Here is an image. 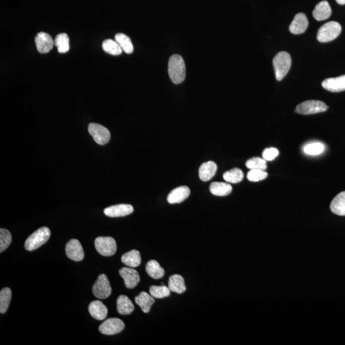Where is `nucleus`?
<instances>
[{
    "mask_svg": "<svg viewBox=\"0 0 345 345\" xmlns=\"http://www.w3.org/2000/svg\"><path fill=\"white\" fill-rule=\"evenodd\" d=\"M168 74L172 83H182L186 76V68L182 57L178 55H172L168 62Z\"/></svg>",
    "mask_w": 345,
    "mask_h": 345,
    "instance_id": "1",
    "label": "nucleus"
},
{
    "mask_svg": "<svg viewBox=\"0 0 345 345\" xmlns=\"http://www.w3.org/2000/svg\"><path fill=\"white\" fill-rule=\"evenodd\" d=\"M275 76L278 81H282L291 67V58L288 53L282 52L274 57L273 61Z\"/></svg>",
    "mask_w": 345,
    "mask_h": 345,
    "instance_id": "2",
    "label": "nucleus"
},
{
    "mask_svg": "<svg viewBox=\"0 0 345 345\" xmlns=\"http://www.w3.org/2000/svg\"><path fill=\"white\" fill-rule=\"evenodd\" d=\"M50 235V230L47 227H42L29 236L24 243V247L27 251H34L45 244Z\"/></svg>",
    "mask_w": 345,
    "mask_h": 345,
    "instance_id": "3",
    "label": "nucleus"
},
{
    "mask_svg": "<svg viewBox=\"0 0 345 345\" xmlns=\"http://www.w3.org/2000/svg\"><path fill=\"white\" fill-rule=\"evenodd\" d=\"M342 26L336 21L328 22L318 31L317 40L320 43H329L337 38L342 32Z\"/></svg>",
    "mask_w": 345,
    "mask_h": 345,
    "instance_id": "4",
    "label": "nucleus"
},
{
    "mask_svg": "<svg viewBox=\"0 0 345 345\" xmlns=\"http://www.w3.org/2000/svg\"><path fill=\"white\" fill-rule=\"evenodd\" d=\"M328 106L324 102L310 100L303 102L296 108L295 112L300 115H313L326 112Z\"/></svg>",
    "mask_w": 345,
    "mask_h": 345,
    "instance_id": "5",
    "label": "nucleus"
},
{
    "mask_svg": "<svg viewBox=\"0 0 345 345\" xmlns=\"http://www.w3.org/2000/svg\"><path fill=\"white\" fill-rule=\"evenodd\" d=\"M95 247L101 255L112 256L116 253V241L111 236H99L95 240Z\"/></svg>",
    "mask_w": 345,
    "mask_h": 345,
    "instance_id": "6",
    "label": "nucleus"
},
{
    "mask_svg": "<svg viewBox=\"0 0 345 345\" xmlns=\"http://www.w3.org/2000/svg\"><path fill=\"white\" fill-rule=\"evenodd\" d=\"M92 291L94 295L100 299H105L110 297L112 289L109 280L105 274H101L99 276L93 286Z\"/></svg>",
    "mask_w": 345,
    "mask_h": 345,
    "instance_id": "7",
    "label": "nucleus"
},
{
    "mask_svg": "<svg viewBox=\"0 0 345 345\" xmlns=\"http://www.w3.org/2000/svg\"><path fill=\"white\" fill-rule=\"evenodd\" d=\"M88 132L97 144L106 145L111 139L110 130L98 123H91L88 125Z\"/></svg>",
    "mask_w": 345,
    "mask_h": 345,
    "instance_id": "8",
    "label": "nucleus"
},
{
    "mask_svg": "<svg viewBox=\"0 0 345 345\" xmlns=\"http://www.w3.org/2000/svg\"><path fill=\"white\" fill-rule=\"evenodd\" d=\"M125 324L119 318H109L99 326V331L103 335H114L120 333L124 329Z\"/></svg>",
    "mask_w": 345,
    "mask_h": 345,
    "instance_id": "9",
    "label": "nucleus"
},
{
    "mask_svg": "<svg viewBox=\"0 0 345 345\" xmlns=\"http://www.w3.org/2000/svg\"><path fill=\"white\" fill-rule=\"evenodd\" d=\"M65 253L68 258L73 261H76V262H79V261L83 260L84 256H85L83 247H82L79 241L77 239H72L68 241L66 245Z\"/></svg>",
    "mask_w": 345,
    "mask_h": 345,
    "instance_id": "10",
    "label": "nucleus"
},
{
    "mask_svg": "<svg viewBox=\"0 0 345 345\" xmlns=\"http://www.w3.org/2000/svg\"><path fill=\"white\" fill-rule=\"evenodd\" d=\"M37 50L42 54H46L52 50L55 45V42L50 35L45 32L37 34L35 39Z\"/></svg>",
    "mask_w": 345,
    "mask_h": 345,
    "instance_id": "11",
    "label": "nucleus"
},
{
    "mask_svg": "<svg viewBox=\"0 0 345 345\" xmlns=\"http://www.w3.org/2000/svg\"><path fill=\"white\" fill-rule=\"evenodd\" d=\"M119 274L124 280L125 287L127 288H134L140 282L139 273L131 267H123L119 271Z\"/></svg>",
    "mask_w": 345,
    "mask_h": 345,
    "instance_id": "12",
    "label": "nucleus"
},
{
    "mask_svg": "<svg viewBox=\"0 0 345 345\" xmlns=\"http://www.w3.org/2000/svg\"><path fill=\"white\" fill-rule=\"evenodd\" d=\"M308 24L306 15L302 12L298 13L295 15L289 26V32L295 35L303 34L308 27Z\"/></svg>",
    "mask_w": 345,
    "mask_h": 345,
    "instance_id": "13",
    "label": "nucleus"
},
{
    "mask_svg": "<svg viewBox=\"0 0 345 345\" xmlns=\"http://www.w3.org/2000/svg\"><path fill=\"white\" fill-rule=\"evenodd\" d=\"M133 211L134 209L132 205L120 204L106 208L104 211V213L110 218H119L129 215Z\"/></svg>",
    "mask_w": 345,
    "mask_h": 345,
    "instance_id": "14",
    "label": "nucleus"
},
{
    "mask_svg": "<svg viewBox=\"0 0 345 345\" xmlns=\"http://www.w3.org/2000/svg\"><path fill=\"white\" fill-rule=\"evenodd\" d=\"M322 85L324 89L331 92H340L345 90V75L325 79Z\"/></svg>",
    "mask_w": 345,
    "mask_h": 345,
    "instance_id": "15",
    "label": "nucleus"
},
{
    "mask_svg": "<svg viewBox=\"0 0 345 345\" xmlns=\"http://www.w3.org/2000/svg\"><path fill=\"white\" fill-rule=\"evenodd\" d=\"M189 188L187 186H180L175 188L170 192L167 198L168 202L170 204L182 203L186 200L190 195Z\"/></svg>",
    "mask_w": 345,
    "mask_h": 345,
    "instance_id": "16",
    "label": "nucleus"
},
{
    "mask_svg": "<svg viewBox=\"0 0 345 345\" xmlns=\"http://www.w3.org/2000/svg\"><path fill=\"white\" fill-rule=\"evenodd\" d=\"M88 310L92 317L98 320H105L108 315L107 307L100 300H95L90 303Z\"/></svg>",
    "mask_w": 345,
    "mask_h": 345,
    "instance_id": "17",
    "label": "nucleus"
},
{
    "mask_svg": "<svg viewBox=\"0 0 345 345\" xmlns=\"http://www.w3.org/2000/svg\"><path fill=\"white\" fill-rule=\"evenodd\" d=\"M218 167L213 161H208L201 165L199 169V177L203 182H207L215 175Z\"/></svg>",
    "mask_w": 345,
    "mask_h": 345,
    "instance_id": "18",
    "label": "nucleus"
},
{
    "mask_svg": "<svg viewBox=\"0 0 345 345\" xmlns=\"http://www.w3.org/2000/svg\"><path fill=\"white\" fill-rule=\"evenodd\" d=\"M331 14V6L327 1H322L318 3L313 12L314 18L317 21H324L328 19Z\"/></svg>",
    "mask_w": 345,
    "mask_h": 345,
    "instance_id": "19",
    "label": "nucleus"
},
{
    "mask_svg": "<svg viewBox=\"0 0 345 345\" xmlns=\"http://www.w3.org/2000/svg\"><path fill=\"white\" fill-rule=\"evenodd\" d=\"M331 211L338 216H345V191L340 192L331 203Z\"/></svg>",
    "mask_w": 345,
    "mask_h": 345,
    "instance_id": "20",
    "label": "nucleus"
},
{
    "mask_svg": "<svg viewBox=\"0 0 345 345\" xmlns=\"http://www.w3.org/2000/svg\"><path fill=\"white\" fill-rule=\"evenodd\" d=\"M121 262L126 266L136 268L141 264V254L137 250H132L121 256Z\"/></svg>",
    "mask_w": 345,
    "mask_h": 345,
    "instance_id": "21",
    "label": "nucleus"
},
{
    "mask_svg": "<svg viewBox=\"0 0 345 345\" xmlns=\"http://www.w3.org/2000/svg\"><path fill=\"white\" fill-rule=\"evenodd\" d=\"M116 305L117 311L121 315H130L134 309V304L126 295L119 296L117 298Z\"/></svg>",
    "mask_w": 345,
    "mask_h": 345,
    "instance_id": "22",
    "label": "nucleus"
},
{
    "mask_svg": "<svg viewBox=\"0 0 345 345\" xmlns=\"http://www.w3.org/2000/svg\"><path fill=\"white\" fill-rule=\"evenodd\" d=\"M135 302L145 313H148L155 302L154 298L150 294L142 291L135 298Z\"/></svg>",
    "mask_w": 345,
    "mask_h": 345,
    "instance_id": "23",
    "label": "nucleus"
},
{
    "mask_svg": "<svg viewBox=\"0 0 345 345\" xmlns=\"http://www.w3.org/2000/svg\"><path fill=\"white\" fill-rule=\"evenodd\" d=\"M168 288L172 292L181 294L186 290L184 280L182 276L175 274L170 276L169 282H168Z\"/></svg>",
    "mask_w": 345,
    "mask_h": 345,
    "instance_id": "24",
    "label": "nucleus"
},
{
    "mask_svg": "<svg viewBox=\"0 0 345 345\" xmlns=\"http://www.w3.org/2000/svg\"><path fill=\"white\" fill-rule=\"evenodd\" d=\"M210 191L215 196H226L231 193L232 187L228 183L215 182L210 185Z\"/></svg>",
    "mask_w": 345,
    "mask_h": 345,
    "instance_id": "25",
    "label": "nucleus"
},
{
    "mask_svg": "<svg viewBox=\"0 0 345 345\" xmlns=\"http://www.w3.org/2000/svg\"><path fill=\"white\" fill-rule=\"evenodd\" d=\"M146 271L149 274L150 277L159 280L162 278L165 275V270L160 266L159 263L156 260H150L146 265Z\"/></svg>",
    "mask_w": 345,
    "mask_h": 345,
    "instance_id": "26",
    "label": "nucleus"
},
{
    "mask_svg": "<svg viewBox=\"0 0 345 345\" xmlns=\"http://www.w3.org/2000/svg\"><path fill=\"white\" fill-rule=\"evenodd\" d=\"M115 40L122 49L123 52L127 54H131L133 52V45H132L131 40L127 35L119 33L115 35Z\"/></svg>",
    "mask_w": 345,
    "mask_h": 345,
    "instance_id": "27",
    "label": "nucleus"
},
{
    "mask_svg": "<svg viewBox=\"0 0 345 345\" xmlns=\"http://www.w3.org/2000/svg\"><path fill=\"white\" fill-rule=\"evenodd\" d=\"M54 42L55 46H57L58 53H65L69 51V38L65 33L57 35Z\"/></svg>",
    "mask_w": 345,
    "mask_h": 345,
    "instance_id": "28",
    "label": "nucleus"
},
{
    "mask_svg": "<svg viewBox=\"0 0 345 345\" xmlns=\"http://www.w3.org/2000/svg\"><path fill=\"white\" fill-rule=\"evenodd\" d=\"M223 178L226 182L231 183H237L244 178V172L239 168H233L226 172L223 174Z\"/></svg>",
    "mask_w": 345,
    "mask_h": 345,
    "instance_id": "29",
    "label": "nucleus"
},
{
    "mask_svg": "<svg viewBox=\"0 0 345 345\" xmlns=\"http://www.w3.org/2000/svg\"><path fill=\"white\" fill-rule=\"evenodd\" d=\"M103 50L108 54L117 56L122 53L123 50L116 41L112 39L105 40L102 44Z\"/></svg>",
    "mask_w": 345,
    "mask_h": 345,
    "instance_id": "30",
    "label": "nucleus"
},
{
    "mask_svg": "<svg viewBox=\"0 0 345 345\" xmlns=\"http://www.w3.org/2000/svg\"><path fill=\"white\" fill-rule=\"evenodd\" d=\"M12 291L8 288H5L0 291V313H5L9 306Z\"/></svg>",
    "mask_w": 345,
    "mask_h": 345,
    "instance_id": "31",
    "label": "nucleus"
},
{
    "mask_svg": "<svg viewBox=\"0 0 345 345\" xmlns=\"http://www.w3.org/2000/svg\"><path fill=\"white\" fill-rule=\"evenodd\" d=\"M169 288L163 286H152L150 288V294L154 298H163L168 297L170 295Z\"/></svg>",
    "mask_w": 345,
    "mask_h": 345,
    "instance_id": "32",
    "label": "nucleus"
},
{
    "mask_svg": "<svg viewBox=\"0 0 345 345\" xmlns=\"http://www.w3.org/2000/svg\"><path fill=\"white\" fill-rule=\"evenodd\" d=\"M12 235L8 230L0 229V252L2 253L7 249L12 242Z\"/></svg>",
    "mask_w": 345,
    "mask_h": 345,
    "instance_id": "33",
    "label": "nucleus"
},
{
    "mask_svg": "<svg viewBox=\"0 0 345 345\" xmlns=\"http://www.w3.org/2000/svg\"><path fill=\"white\" fill-rule=\"evenodd\" d=\"M245 166L249 170H262L265 171V170L267 169L266 161L264 158H253L250 159L245 163Z\"/></svg>",
    "mask_w": 345,
    "mask_h": 345,
    "instance_id": "34",
    "label": "nucleus"
},
{
    "mask_svg": "<svg viewBox=\"0 0 345 345\" xmlns=\"http://www.w3.org/2000/svg\"><path fill=\"white\" fill-rule=\"evenodd\" d=\"M268 176L267 172L262 170H250L247 172V178L250 182H256L264 180Z\"/></svg>",
    "mask_w": 345,
    "mask_h": 345,
    "instance_id": "35",
    "label": "nucleus"
},
{
    "mask_svg": "<svg viewBox=\"0 0 345 345\" xmlns=\"http://www.w3.org/2000/svg\"><path fill=\"white\" fill-rule=\"evenodd\" d=\"M325 147L321 143H313L305 146L304 151L305 153L310 156H316L321 154L324 151Z\"/></svg>",
    "mask_w": 345,
    "mask_h": 345,
    "instance_id": "36",
    "label": "nucleus"
},
{
    "mask_svg": "<svg viewBox=\"0 0 345 345\" xmlns=\"http://www.w3.org/2000/svg\"><path fill=\"white\" fill-rule=\"evenodd\" d=\"M279 155L278 149L275 148H268L264 150L263 152L262 157L266 161H273L274 159L277 158Z\"/></svg>",
    "mask_w": 345,
    "mask_h": 345,
    "instance_id": "37",
    "label": "nucleus"
},
{
    "mask_svg": "<svg viewBox=\"0 0 345 345\" xmlns=\"http://www.w3.org/2000/svg\"><path fill=\"white\" fill-rule=\"evenodd\" d=\"M336 2L340 5H345V0H336Z\"/></svg>",
    "mask_w": 345,
    "mask_h": 345,
    "instance_id": "38",
    "label": "nucleus"
}]
</instances>
